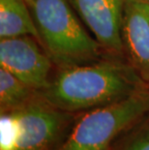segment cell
<instances>
[{"label":"cell","mask_w":149,"mask_h":150,"mask_svg":"<svg viewBox=\"0 0 149 150\" xmlns=\"http://www.w3.org/2000/svg\"><path fill=\"white\" fill-rule=\"evenodd\" d=\"M57 70L39 95L70 113L107 106L147 88L146 81L127 60L110 54L87 64Z\"/></svg>","instance_id":"1"},{"label":"cell","mask_w":149,"mask_h":150,"mask_svg":"<svg viewBox=\"0 0 149 150\" xmlns=\"http://www.w3.org/2000/svg\"><path fill=\"white\" fill-rule=\"evenodd\" d=\"M41 46L56 69L87 64L106 52L81 24L69 0H26Z\"/></svg>","instance_id":"2"},{"label":"cell","mask_w":149,"mask_h":150,"mask_svg":"<svg viewBox=\"0 0 149 150\" xmlns=\"http://www.w3.org/2000/svg\"><path fill=\"white\" fill-rule=\"evenodd\" d=\"M148 113L147 88L122 101L85 111L57 150H107L120 133Z\"/></svg>","instance_id":"3"},{"label":"cell","mask_w":149,"mask_h":150,"mask_svg":"<svg viewBox=\"0 0 149 150\" xmlns=\"http://www.w3.org/2000/svg\"><path fill=\"white\" fill-rule=\"evenodd\" d=\"M14 113L18 124L17 150H50L74 115L52 106L39 94Z\"/></svg>","instance_id":"4"},{"label":"cell","mask_w":149,"mask_h":150,"mask_svg":"<svg viewBox=\"0 0 149 150\" xmlns=\"http://www.w3.org/2000/svg\"><path fill=\"white\" fill-rule=\"evenodd\" d=\"M0 67L41 91L49 84L55 66L36 38L18 36L0 40Z\"/></svg>","instance_id":"5"},{"label":"cell","mask_w":149,"mask_h":150,"mask_svg":"<svg viewBox=\"0 0 149 150\" xmlns=\"http://www.w3.org/2000/svg\"><path fill=\"white\" fill-rule=\"evenodd\" d=\"M69 2L107 54L120 57L125 55L121 31L125 0H69Z\"/></svg>","instance_id":"6"},{"label":"cell","mask_w":149,"mask_h":150,"mask_svg":"<svg viewBox=\"0 0 149 150\" xmlns=\"http://www.w3.org/2000/svg\"><path fill=\"white\" fill-rule=\"evenodd\" d=\"M122 41L126 60L149 79V2L125 0L122 18Z\"/></svg>","instance_id":"7"},{"label":"cell","mask_w":149,"mask_h":150,"mask_svg":"<svg viewBox=\"0 0 149 150\" xmlns=\"http://www.w3.org/2000/svg\"><path fill=\"white\" fill-rule=\"evenodd\" d=\"M31 36L39 41V33L26 0H0V40Z\"/></svg>","instance_id":"8"},{"label":"cell","mask_w":149,"mask_h":150,"mask_svg":"<svg viewBox=\"0 0 149 150\" xmlns=\"http://www.w3.org/2000/svg\"><path fill=\"white\" fill-rule=\"evenodd\" d=\"M39 94L7 70L0 67V110L1 112L23 108Z\"/></svg>","instance_id":"9"},{"label":"cell","mask_w":149,"mask_h":150,"mask_svg":"<svg viewBox=\"0 0 149 150\" xmlns=\"http://www.w3.org/2000/svg\"><path fill=\"white\" fill-rule=\"evenodd\" d=\"M18 124L14 111L1 112L0 116V150H17Z\"/></svg>","instance_id":"10"},{"label":"cell","mask_w":149,"mask_h":150,"mask_svg":"<svg viewBox=\"0 0 149 150\" xmlns=\"http://www.w3.org/2000/svg\"><path fill=\"white\" fill-rule=\"evenodd\" d=\"M120 150H149V120L139 124L130 134Z\"/></svg>","instance_id":"11"},{"label":"cell","mask_w":149,"mask_h":150,"mask_svg":"<svg viewBox=\"0 0 149 150\" xmlns=\"http://www.w3.org/2000/svg\"><path fill=\"white\" fill-rule=\"evenodd\" d=\"M146 83H147V89H148V92H149V79L146 81Z\"/></svg>","instance_id":"12"},{"label":"cell","mask_w":149,"mask_h":150,"mask_svg":"<svg viewBox=\"0 0 149 150\" xmlns=\"http://www.w3.org/2000/svg\"><path fill=\"white\" fill-rule=\"evenodd\" d=\"M141 1H148L149 2V0H141Z\"/></svg>","instance_id":"13"}]
</instances>
